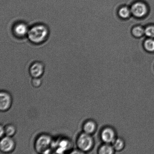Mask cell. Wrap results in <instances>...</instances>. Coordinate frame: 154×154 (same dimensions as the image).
<instances>
[{
	"label": "cell",
	"instance_id": "1",
	"mask_svg": "<svg viewBox=\"0 0 154 154\" xmlns=\"http://www.w3.org/2000/svg\"><path fill=\"white\" fill-rule=\"evenodd\" d=\"M49 34V28L46 25L37 24L29 28L27 36L32 43L40 44L47 40Z\"/></svg>",
	"mask_w": 154,
	"mask_h": 154
},
{
	"label": "cell",
	"instance_id": "2",
	"mask_svg": "<svg viewBox=\"0 0 154 154\" xmlns=\"http://www.w3.org/2000/svg\"><path fill=\"white\" fill-rule=\"evenodd\" d=\"M132 15L137 19H143L148 15L150 12L149 5L143 0H137L130 6Z\"/></svg>",
	"mask_w": 154,
	"mask_h": 154
},
{
	"label": "cell",
	"instance_id": "3",
	"mask_svg": "<svg viewBox=\"0 0 154 154\" xmlns=\"http://www.w3.org/2000/svg\"><path fill=\"white\" fill-rule=\"evenodd\" d=\"M52 139L48 134L39 136L35 143V149L39 153H48L52 143Z\"/></svg>",
	"mask_w": 154,
	"mask_h": 154
},
{
	"label": "cell",
	"instance_id": "4",
	"mask_svg": "<svg viewBox=\"0 0 154 154\" xmlns=\"http://www.w3.org/2000/svg\"><path fill=\"white\" fill-rule=\"evenodd\" d=\"M93 140L90 134L83 133L79 136L76 141L78 149L81 152L90 151L93 145Z\"/></svg>",
	"mask_w": 154,
	"mask_h": 154
},
{
	"label": "cell",
	"instance_id": "5",
	"mask_svg": "<svg viewBox=\"0 0 154 154\" xmlns=\"http://www.w3.org/2000/svg\"><path fill=\"white\" fill-rule=\"evenodd\" d=\"M16 143L12 137L6 136L1 138L0 150L4 153H10L16 148Z\"/></svg>",
	"mask_w": 154,
	"mask_h": 154
},
{
	"label": "cell",
	"instance_id": "6",
	"mask_svg": "<svg viewBox=\"0 0 154 154\" xmlns=\"http://www.w3.org/2000/svg\"><path fill=\"white\" fill-rule=\"evenodd\" d=\"M13 103V98L9 92L1 91L0 93V111L5 112L10 109Z\"/></svg>",
	"mask_w": 154,
	"mask_h": 154
},
{
	"label": "cell",
	"instance_id": "7",
	"mask_svg": "<svg viewBox=\"0 0 154 154\" xmlns=\"http://www.w3.org/2000/svg\"><path fill=\"white\" fill-rule=\"evenodd\" d=\"M29 29L25 23L20 22L16 23L13 26V32L16 37L22 38L28 35Z\"/></svg>",
	"mask_w": 154,
	"mask_h": 154
},
{
	"label": "cell",
	"instance_id": "8",
	"mask_svg": "<svg viewBox=\"0 0 154 154\" xmlns=\"http://www.w3.org/2000/svg\"><path fill=\"white\" fill-rule=\"evenodd\" d=\"M45 66L42 62L35 61L29 68L30 75L32 78H41L45 72Z\"/></svg>",
	"mask_w": 154,
	"mask_h": 154
},
{
	"label": "cell",
	"instance_id": "9",
	"mask_svg": "<svg viewBox=\"0 0 154 154\" xmlns=\"http://www.w3.org/2000/svg\"><path fill=\"white\" fill-rule=\"evenodd\" d=\"M115 131L111 128H106L103 130L101 134L102 141L107 144H112L116 139Z\"/></svg>",
	"mask_w": 154,
	"mask_h": 154
},
{
	"label": "cell",
	"instance_id": "10",
	"mask_svg": "<svg viewBox=\"0 0 154 154\" xmlns=\"http://www.w3.org/2000/svg\"><path fill=\"white\" fill-rule=\"evenodd\" d=\"M117 13L119 17L123 20L129 19L132 16L130 6L126 5L120 6L118 9Z\"/></svg>",
	"mask_w": 154,
	"mask_h": 154
},
{
	"label": "cell",
	"instance_id": "11",
	"mask_svg": "<svg viewBox=\"0 0 154 154\" xmlns=\"http://www.w3.org/2000/svg\"><path fill=\"white\" fill-rule=\"evenodd\" d=\"M132 35L137 38L144 37L145 36L144 27L141 25H137L132 27L131 30Z\"/></svg>",
	"mask_w": 154,
	"mask_h": 154
},
{
	"label": "cell",
	"instance_id": "12",
	"mask_svg": "<svg viewBox=\"0 0 154 154\" xmlns=\"http://www.w3.org/2000/svg\"><path fill=\"white\" fill-rule=\"evenodd\" d=\"M84 132L88 134H91L95 132L96 129V125L93 121H88L83 126Z\"/></svg>",
	"mask_w": 154,
	"mask_h": 154
},
{
	"label": "cell",
	"instance_id": "13",
	"mask_svg": "<svg viewBox=\"0 0 154 154\" xmlns=\"http://www.w3.org/2000/svg\"><path fill=\"white\" fill-rule=\"evenodd\" d=\"M145 50L150 53H154V39L146 38L143 42Z\"/></svg>",
	"mask_w": 154,
	"mask_h": 154
},
{
	"label": "cell",
	"instance_id": "14",
	"mask_svg": "<svg viewBox=\"0 0 154 154\" xmlns=\"http://www.w3.org/2000/svg\"><path fill=\"white\" fill-rule=\"evenodd\" d=\"M5 134V136L8 137H13L16 134L17 128L14 125L9 124L4 126Z\"/></svg>",
	"mask_w": 154,
	"mask_h": 154
},
{
	"label": "cell",
	"instance_id": "15",
	"mask_svg": "<svg viewBox=\"0 0 154 154\" xmlns=\"http://www.w3.org/2000/svg\"><path fill=\"white\" fill-rule=\"evenodd\" d=\"M114 149L112 146L109 144L105 143L99 149V153L101 154H111L114 153Z\"/></svg>",
	"mask_w": 154,
	"mask_h": 154
},
{
	"label": "cell",
	"instance_id": "16",
	"mask_svg": "<svg viewBox=\"0 0 154 154\" xmlns=\"http://www.w3.org/2000/svg\"><path fill=\"white\" fill-rule=\"evenodd\" d=\"M145 36L154 39V23L148 24L144 27Z\"/></svg>",
	"mask_w": 154,
	"mask_h": 154
},
{
	"label": "cell",
	"instance_id": "17",
	"mask_svg": "<svg viewBox=\"0 0 154 154\" xmlns=\"http://www.w3.org/2000/svg\"><path fill=\"white\" fill-rule=\"evenodd\" d=\"M112 146L115 150L119 151L122 150L124 147V142L121 139H116L112 143Z\"/></svg>",
	"mask_w": 154,
	"mask_h": 154
},
{
	"label": "cell",
	"instance_id": "18",
	"mask_svg": "<svg viewBox=\"0 0 154 154\" xmlns=\"http://www.w3.org/2000/svg\"><path fill=\"white\" fill-rule=\"evenodd\" d=\"M42 81L41 78H32L31 80V84L35 88H38L41 86Z\"/></svg>",
	"mask_w": 154,
	"mask_h": 154
},
{
	"label": "cell",
	"instance_id": "19",
	"mask_svg": "<svg viewBox=\"0 0 154 154\" xmlns=\"http://www.w3.org/2000/svg\"><path fill=\"white\" fill-rule=\"evenodd\" d=\"M5 135V134L4 126H3L1 125L0 126V136H1V138L4 137Z\"/></svg>",
	"mask_w": 154,
	"mask_h": 154
}]
</instances>
